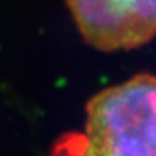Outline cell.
Returning a JSON list of instances; mask_svg holds the SVG:
<instances>
[{"label": "cell", "instance_id": "7a4b0ae2", "mask_svg": "<svg viewBox=\"0 0 156 156\" xmlns=\"http://www.w3.org/2000/svg\"><path fill=\"white\" fill-rule=\"evenodd\" d=\"M78 31L99 51L133 50L156 37V0H66Z\"/></svg>", "mask_w": 156, "mask_h": 156}, {"label": "cell", "instance_id": "6da1fadb", "mask_svg": "<svg viewBox=\"0 0 156 156\" xmlns=\"http://www.w3.org/2000/svg\"><path fill=\"white\" fill-rule=\"evenodd\" d=\"M86 155L156 156V76L109 86L86 104Z\"/></svg>", "mask_w": 156, "mask_h": 156}]
</instances>
